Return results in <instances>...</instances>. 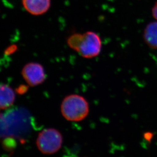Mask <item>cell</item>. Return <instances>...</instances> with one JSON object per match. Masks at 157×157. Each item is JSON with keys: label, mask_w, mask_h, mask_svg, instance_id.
<instances>
[{"label": "cell", "mask_w": 157, "mask_h": 157, "mask_svg": "<svg viewBox=\"0 0 157 157\" xmlns=\"http://www.w3.org/2000/svg\"><path fill=\"white\" fill-rule=\"evenodd\" d=\"M33 116L22 107H14L0 113V141L6 151L24 144L36 128Z\"/></svg>", "instance_id": "cell-1"}, {"label": "cell", "mask_w": 157, "mask_h": 157, "mask_svg": "<svg viewBox=\"0 0 157 157\" xmlns=\"http://www.w3.org/2000/svg\"><path fill=\"white\" fill-rule=\"evenodd\" d=\"M67 42L70 48L86 59L97 57L102 48V41L100 35L91 31L72 34L67 38Z\"/></svg>", "instance_id": "cell-2"}, {"label": "cell", "mask_w": 157, "mask_h": 157, "mask_svg": "<svg viewBox=\"0 0 157 157\" xmlns=\"http://www.w3.org/2000/svg\"><path fill=\"white\" fill-rule=\"evenodd\" d=\"M89 104L84 97L77 94H71L64 98L61 104V112L67 121H79L89 113Z\"/></svg>", "instance_id": "cell-3"}, {"label": "cell", "mask_w": 157, "mask_h": 157, "mask_svg": "<svg viewBox=\"0 0 157 157\" xmlns=\"http://www.w3.org/2000/svg\"><path fill=\"white\" fill-rule=\"evenodd\" d=\"M63 138L58 130L50 128L39 133L36 144L38 150L44 154L51 155L57 152L62 146Z\"/></svg>", "instance_id": "cell-4"}, {"label": "cell", "mask_w": 157, "mask_h": 157, "mask_svg": "<svg viewBox=\"0 0 157 157\" xmlns=\"http://www.w3.org/2000/svg\"><path fill=\"white\" fill-rule=\"evenodd\" d=\"M22 75L26 82L31 86L40 84L46 78L45 71L42 65L33 62L29 63L24 67Z\"/></svg>", "instance_id": "cell-5"}, {"label": "cell", "mask_w": 157, "mask_h": 157, "mask_svg": "<svg viewBox=\"0 0 157 157\" xmlns=\"http://www.w3.org/2000/svg\"><path fill=\"white\" fill-rule=\"evenodd\" d=\"M22 2L26 10L33 15L44 13L51 6V0H22Z\"/></svg>", "instance_id": "cell-6"}, {"label": "cell", "mask_w": 157, "mask_h": 157, "mask_svg": "<svg viewBox=\"0 0 157 157\" xmlns=\"http://www.w3.org/2000/svg\"><path fill=\"white\" fill-rule=\"evenodd\" d=\"M15 98V93L10 87L0 84V109L8 108L13 104Z\"/></svg>", "instance_id": "cell-7"}, {"label": "cell", "mask_w": 157, "mask_h": 157, "mask_svg": "<svg viewBox=\"0 0 157 157\" xmlns=\"http://www.w3.org/2000/svg\"><path fill=\"white\" fill-rule=\"evenodd\" d=\"M143 38L148 47L157 49V21L151 22L145 27Z\"/></svg>", "instance_id": "cell-8"}, {"label": "cell", "mask_w": 157, "mask_h": 157, "mask_svg": "<svg viewBox=\"0 0 157 157\" xmlns=\"http://www.w3.org/2000/svg\"><path fill=\"white\" fill-rule=\"evenodd\" d=\"M152 14L154 17L157 20V2L152 9Z\"/></svg>", "instance_id": "cell-9"}]
</instances>
